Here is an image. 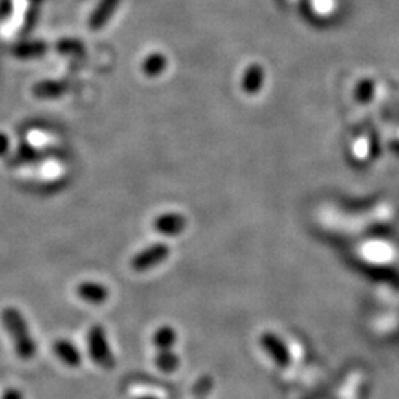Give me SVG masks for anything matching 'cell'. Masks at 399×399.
Returning <instances> with one entry per match:
<instances>
[{"mask_svg":"<svg viewBox=\"0 0 399 399\" xmlns=\"http://www.w3.org/2000/svg\"><path fill=\"white\" fill-rule=\"evenodd\" d=\"M76 295L89 305H102L110 297V290L98 281H82L76 287Z\"/></svg>","mask_w":399,"mask_h":399,"instance_id":"5b68a950","label":"cell"},{"mask_svg":"<svg viewBox=\"0 0 399 399\" xmlns=\"http://www.w3.org/2000/svg\"><path fill=\"white\" fill-rule=\"evenodd\" d=\"M87 352L92 361L105 372H111L117 365V359L113 354V349L110 346L109 336H106V330L101 324L91 326L89 332H87Z\"/></svg>","mask_w":399,"mask_h":399,"instance_id":"7a4b0ae2","label":"cell"},{"mask_svg":"<svg viewBox=\"0 0 399 399\" xmlns=\"http://www.w3.org/2000/svg\"><path fill=\"white\" fill-rule=\"evenodd\" d=\"M119 3V0H104L100 5V8L96 9L95 15L91 18V28H100L104 25V23L111 16V11Z\"/></svg>","mask_w":399,"mask_h":399,"instance_id":"9c48e42d","label":"cell"},{"mask_svg":"<svg viewBox=\"0 0 399 399\" xmlns=\"http://www.w3.org/2000/svg\"><path fill=\"white\" fill-rule=\"evenodd\" d=\"M213 387V378L210 376L200 377L197 383L194 385V395L196 396H206L212 392Z\"/></svg>","mask_w":399,"mask_h":399,"instance_id":"7c38bea8","label":"cell"},{"mask_svg":"<svg viewBox=\"0 0 399 399\" xmlns=\"http://www.w3.org/2000/svg\"><path fill=\"white\" fill-rule=\"evenodd\" d=\"M188 219L182 213L166 212L154 219V229L164 237H178L187 229Z\"/></svg>","mask_w":399,"mask_h":399,"instance_id":"277c9868","label":"cell"},{"mask_svg":"<svg viewBox=\"0 0 399 399\" xmlns=\"http://www.w3.org/2000/svg\"><path fill=\"white\" fill-rule=\"evenodd\" d=\"M9 150H11V139H9V136L6 133L0 132V157L6 155Z\"/></svg>","mask_w":399,"mask_h":399,"instance_id":"4fadbf2b","label":"cell"},{"mask_svg":"<svg viewBox=\"0 0 399 399\" xmlns=\"http://www.w3.org/2000/svg\"><path fill=\"white\" fill-rule=\"evenodd\" d=\"M164 64H166V61H164V56L155 54V55L148 56V60L145 61L144 70L148 76H157L161 73V70L164 68Z\"/></svg>","mask_w":399,"mask_h":399,"instance_id":"30bf717a","label":"cell"},{"mask_svg":"<svg viewBox=\"0 0 399 399\" xmlns=\"http://www.w3.org/2000/svg\"><path fill=\"white\" fill-rule=\"evenodd\" d=\"M136 399H159V398L152 396V395H144V396H139V398H136Z\"/></svg>","mask_w":399,"mask_h":399,"instance_id":"9a60e30c","label":"cell"},{"mask_svg":"<svg viewBox=\"0 0 399 399\" xmlns=\"http://www.w3.org/2000/svg\"><path fill=\"white\" fill-rule=\"evenodd\" d=\"M154 364L160 369V372L172 374L179 368L181 358L173 349H163V350H157V354H155Z\"/></svg>","mask_w":399,"mask_h":399,"instance_id":"52a82bcc","label":"cell"},{"mask_svg":"<svg viewBox=\"0 0 399 399\" xmlns=\"http://www.w3.org/2000/svg\"><path fill=\"white\" fill-rule=\"evenodd\" d=\"M170 256V247L166 242H152V244L142 249L130 260V266L136 272H147L157 268Z\"/></svg>","mask_w":399,"mask_h":399,"instance_id":"3957f363","label":"cell"},{"mask_svg":"<svg viewBox=\"0 0 399 399\" xmlns=\"http://www.w3.org/2000/svg\"><path fill=\"white\" fill-rule=\"evenodd\" d=\"M0 318H2L8 336L12 339L16 356L21 361H30L37 354V342L30 332L24 314L15 306H8L2 310Z\"/></svg>","mask_w":399,"mask_h":399,"instance_id":"6da1fadb","label":"cell"},{"mask_svg":"<svg viewBox=\"0 0 399 399\" xmlns=\"http://www.w3.org/2000/svg\"><path fill=\"white\" fill-rule=\"evenodd\" d=\"M0 399H24V394L16 387H11V389H6Z\"/></svg>","mask_w":399,"mask_h":399,"instance_id":"5bb4252c","label":"cell"},{"mask_svg":"<svg viewBox=\"0 0 399 399\" xmlns=\"http://www.w3.org/2000/svg\"><path fill=\"white\" fill-rule=\"evenodd\" d=\"M178 342V332L169 324L160 326L152 334V343L157 350L173 349Z\"/></svg>","mask_w":399,"mask_h":399,"instance_id":"ba28073f","label":"cell"},{"mask_svg":"<svg viewBox=\"0 0 399 399\" xmlns=\"http://www.w3.org/2000/svg\"><path fill=\"white\" fill-rule=\"evenodd\" d=\"M262 83V70L259 67H251L244 76V87L249 92L256 91Z\"/></svg>","mask_w":399,"mask_h":399,"instance_id":"8fae6325","label":"cell"},{"mask_svg":"<svg viewBox=\"0 0 399 399\" xmlns=\"http://www.w3.org/2000/svg\"><path fill=\"white\" fill-rule=\"evenodd\" d=\"M52 350L55 356L60 359L64 365L70 368H77L83 361L82 352L77 349V346L71 342V340L68 339H56L52 343Z\"/></svg>","mask_w":399,"mask_h":399,"instance_id":"8992f818","label":"cell"}]
</instances>
